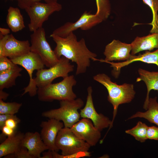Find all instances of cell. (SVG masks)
<instances>
[{
    "label": "cell",
    "instance_id": "1",
    "mask_svg": "<svg viewBox=\"0 0 158 158\" xmlns=\"http://www.w3.org/2000/svg\"><path fill=\"white\" fill-rule=\"evenodd\" d=\"M50 37L56 44L54 51L58 58L63 56L77 64L76 75L86 72L90 65V59L96 61L97 55L88 49L84 39L78 41L73 32L65 37L52 34Z\"/></svg>",
    "mask_w": 158,
    "mask_h": 158
},
{
    "label": "cell",
    "instance_id": "2",
    "mask_svg": "<svg viewBox=\"0 0 158 158\" xmlns=\"http://www.w3.org/2000/svg\"><path fill=\"white\" fill-rule=\"evenodd\" d=\"M94 80L103 85L107 90L108 100L113 107L111 124L108 131L113 126L118 107L120 104L129 103L134 99L135 94L132 84L124 83L118 85L111 80L110 78L104 73L97 74L93 77Z\"/></svg>",
    "mask_w": 158,
    "mask_h": 158
},
{
    "label": "cell",
    "instance_id": "3",
    "mask_svg": "<svg viewBox=\"0 0 158 158\" xmlns=\"http://www.w3.org/2000/svg\"><path fill=\"white\" fill-rule=\"evenodd\" d=\"M76 83L74 76L71 75L63 78L59 83H51L38 88V99L40 101L45 102L75 99L77 96L73 91V87Z\"/></svg>",
    "mask_w": 158,
    "mask_h": 158
},
{
    "label": "cell",
    "instance_id": "4",
    "mask_svg": "<svg viewBox=\"0 0 158 158\" xmlns=\"http://www.w3.org/2000/svg\"><path fill=\"white\" fill-rule=\"evenodd\" d=\"M60 107L43 112L42 116L49 118H54L62 121L64 127L71 128L78 122L80 117L78 110L84 105L80 98L60 101Z\"/></svg>",
    "mask_w": 158,
    "mask_h": 158
},
{
    "label": "cell",
    "instance_id": "5",
    "mask_svg": "<svg viewBox=\"0 0 158 158\" xmlns=\"http://www.w3.org/2000/svg\"><path fill=\"white\" fill-rule=\"evenodd\" d=\"M70 60L62 56L59 61L48 69L42 68L38 71L34 78L35 85L38 88L42 87L52 83L58 77L64 78L73 71L74 66L70 63Z\"/></svg>",
    "mask_w": 158,
    "mask_h": 158
},
{
    "label": "cell",
    "instance_id": "6",
    "mask_svg": "<svg viewBox=\"0 0 158 158\" xmlns=\"http://www.w3.org/2000/svg\"><path fill=\"white\" fill-rule=\"evenodd\" d=\"M62 9L61 5L57 2L44 3L38 2L26 8L25 10L30 19L28 25L29 30L33 32L42 27L43 23L49 16Z\"/></svg>",
    "mask_w": 158,
    "mask_h": 158
},
{
    "label": "cell",
    "instance_id": "7",
    "mask_svg": "<svg viewBox=\"0 0 158 158\" xmlns=\"http://www.w3.org/2000/svg\"><path fill=\"white\" fill-rule=\"evenodd\" d=\"M31 51L37 54L45 66L50 68L59 61L46 38L44 29L42 27L33 32L30 35Z\"/></svg>",
    "mask_w": 158,
    "mask_h": 158
},
{
    "label": "cell",
    "instance_id": "8",
    "mask_svg": "<svg viewBox=\"0 0 158 158\" xmlns=\"http://www.w3.org/2000/svg\"><path fill=\"white\" fill-rule=\"evenodd\" d=\"M55 144L59 150L61 151V154L64 155L88 151L91 147L76 136L70 128L65 127L59 131Z\"/></svg>",
    "mask_w": 158,
    "mask_h": 158
},
{
    "label": "cell",
    "instance_id": "9",
    "mask_svg": "<svg viewBox=\"0 0 158 158\" xmlns=\"http://www.w3.org/2000/svg\"><path fill=\"white\" fill-rule=\"evenodd\" d=\"M15 63L23 67L27 71L30 78L28 85L23 89L21 95L28 93L31 97L37 94L38 88L35 85L32 73L35 70L44 68V64L40 56L37 54L30 51L22 56L11 59Z\"/></svg>",
    "mask_w": 158,
    "mask_h": 158
},
{
    "label": "cell",
    "instance_id": "10",
    "mask_svg": "<svg viewBox=\"0 0 158 158\" xmlns=\"http://www.w3.org/2000/svg\"><path fill=\"white\" fill-rule=\"evenodd\" d=\"M102 22L95 14L85 11L76 21L74 23H66L55 29L52 34L61 37H65L71 32L79 28L82 30H87Z\"/></svg>",
    "mask_w": 158,
    "mask_h": 158
},
{
    "label": "cell",
    "instance_id": "11",
    "mask_svg": "<svg viewBox=\"0 0 158 158\" xmlns=\"http://www.w3.org/2000/svg\"><path fill=\"white\" fill-rule=\"evenodd\" d=\"M70 128L76 136L91 146H95L101 138V131L87 118H83Z\"/></svg>",
    "mask_w": 158,
    "mask_h": 158
},
{
    "label": "cell",
    "instance_id": "12",
    "mask_svg": "<svg viewBox=\"0 0 158 158\" xmlns=\"http://www.w3.org/2000/svg\"><path fill=\"white\" fill-rule=\"evenodd\" d=\"M87 95L85 105L80 110V117L87 118L92 122L95 127L101 131L103 129L110 128L111 121L102 114L98 113L94 107L92 96V90L91 86L87 88Z\"/></svg>",
    "mask_w": 158,
    "mask_h": 158
},
{
    "label": "cell",
    "instance_id": "13",
    "mask_svg": "<svg viewBox=\"0 0 158 158\" xmlns=\"http://www.w3.org/2000/svg\"><path fill=\"white\" fill-rule=\"evenodd\" d=\"M49 119L47 121L41 122L40 135L49 150L58 152L59 150L56 145V140L59 131L64 125L61 121L54 118Z\"/></svg>",
    "mask_w": 158,
    "mask_h": 158
},
{
    "label": "cell",
    "instance_id": "14",
    "mask_svg": "<svg viewBox=\"0 0 158 158\" xmlns=\"http://www.w3.org/2000/svg\"><path fill=\"white\" fill-rule=\"evenodd\" d=\"M130 44L122 42L118 40H114L105 47L104 54L105 60L97 59L96 61L103 62L113 61L126 60L131 55Z\"/></svg>",
    "mask_w": 158,
    "mask_h": 158
},
{
    "label": "cell",
    "instance_id": "15",
    "mask_svg": "<svg viewBox=\"0 0 158 158\" xmlns=\"http://www.w3.org/2000/svg\"><path fill=\"white\" fill-rule=\"evenodd\" d=\"M30 46L28 40H19L12 34H9L5 44L3 56L12 59L22 56L31 51Z\"/></svg>",
    "mask_w": 158,
    "mask_h": 158
},
{
    "label": "cell",
    "instance_id": "16",
    "mask_svg": "<svg viewBox=\"0 0 158 158\" xmlns=\"http://www.w3.org/2000/svg\"><path fill=\"white\" fill-rule=\"evenodd\" d=\"M21 145L27 149L34 158H40L41 153L49 150L42 139L40 133L37 132H28L24 134Z\"/></svg>",
    "mask_w": 158,
    "mask_h": 158
},
{
    "label": "cell",
    "instance_id": "17",
    "mask_svg": "<svg viewBox=\"0 0 158 158\" xmlns=\"http://www.w3.org/2000/svg\"><path fill=\"white\" fill-rule=\"evenodd\" d=\"M140 61L149 64H153L158 67V49L156 50L150 52L147 51L142 54H139L138 56L131 54L129 58L126 61L122 62L115 63L110 61L105 62L110 64L111 66L114 68L116 74L118 72L119 74L121 68L135 61Z\"/></svg>",
    "mask_w": 158,
    "mask_h": 158
},
{
    "label": "cell",
    "instance_id": "18",
    "mask_svg": "<svg viewBox=\"0 0 158 158\" xmlns=\"http://www.w3.org/2000/svg\"><path fill=\"white\" fill-rule=\"evenodd\" d=\"M131 54L135 55L143 51L158 49V33H152L144 37H137L130 44Z\"/></svg>",
    "mask_w": 158,
    "mask_h": 158
},
{
    "label": "cell",
    "instance_id": "19",
    "mask_svg": "<svg viewBox=\"0 0 158 158\" xmlns=\"http://www.w3.org/2000/svg\"><path fill=\"white\" fill-rule=\"evenodd\" d=\"M139 75L136 79V82L143 81L147 87L146 97L143 108L145 110L147 109L149 102V95L152 90L158 91V71H149L142 68L138 70Z\"/></svg>",
    "mask_w": 158,
    "mask_h": 158
},
{
    "label": "cell",
    "instance_id": "20",
    "mask_svg": "<svg viewBox=\"0 0 158 158\" xmlns=\"http://www.w3.org/2000/svg\"><path fill=\"white\" fill-rule=\"evenodd\" d=\"M24 135L16 131L13 135L7 137L0 145V158L14 153L20 148Z\"/></svg>",
    "mask_w": 158,
    "mask_h": 158
},
{
    "label": "cell",
    "instance_id": "21",
    "mask_svg": "<svg viewBox=\"0 0 158 158\" xmlns=\"http://www.w3.org/2000/svg\"><path fill=\"white\" fill-rule=\"evenodd\" d=\"M138 117L144 118L158 127V102L157 97L149 98L147 109L146 111L137 112L128 119Z\"/></svg>",
    "mask_w": 158,
    "mask_h": 158
},
{
    "label": "cell",
    "instance_id": "22",
    "mask_svg": "<svg viewBox=\"0 0 158 158\" xmlns=\"http://www.w3.org/2000/svg\"><path fill=\"white\" fill-rule=\"evenodd\" d=\"M6 21L11 30L14 32L20 31L25 27L23 16L17 8L9 7L8 10Z\"/></svg>",
    "mask_w": 158,
    "mask_h": 158
},
{
    "label": "cell",
    "instance_id": "23",
    "mask_svg": "<svg viewBox=\"0 0 158 158\" xmlns=\"http://www.w3.org/2000/svg\"><path fill=\"white\" fill-rule=\"evenodd\" d=\"M22 68L19 66L10 70L0 72V90L8 88L16 85V80L21 76Z\"/></svg>",
    "mask_w": 158,
    "mask_h": 158
},
{
    "label": "cell",
    "instance_id": "24",
    "mask_svg": "<svg viewBox=\"0 0 158 158\" xmlns=\"http://www.w3.org/2000/svg\"><path fill=\"white\" fill-rule=\"evenodd\" d=\"M148 127L145 123L139 121L135 126L126 130L125 132L133 136L137 140L143 142L147 139V131Z\"/></svg>",
    "mask_w": 158,
    "mask_h": 158
},
{
    "label": "cell",
    "instance_id": "25",
    "mask_svg": "<svg viewBox=\"0 0 158 158\" xmlns=\"http://www.w3.org/2000/svg\"><path fill=\"white\" fill-rule=\"evenodd\" d=\"M97 10L95 14L103 21L110 15L111 5L109 0H95Z\"/></svg>",
    "mask_w": 158,
    "mask_h": 158
},
{
    "label": "cell",
    "instance_id": "26",
    "mask_svg": "<svg viewBox=\"0 0 158 158\" xmlns=\"http://www.w3.org/2000/svg\"><path fill=\"white\" fill-rule=\"evenodd\" d=\"M143 3L150 8L152 13V26L150 33H158V0H142Z\"/></svg>",
    "mask_w": 158,
    "mask_h": 158
},
{
    "label": "cell",
    "instance_id": "27",
    "mask_svg": "<svg viewBox=\"0 0 158 158\" xmlns=\"http://www.w3.org/2000/svg\"><path fill=\"white\" fill-rule=\"evenodd\" d=\"M22 106L21 103L5 102L0 99V114L15 115L18 112Z\"/></svg>",
    "mask_w": 158,
    "mask_h": 158
},
{
    "label": "cell",
    "instance_id": "28",
    "mask_svg": "<svg viewBox=\"0 0 158 158\" xmlns=\"http://www.w3.org/2000/svg\"><path fill=\"white\" fill-rule=\"evenodd\" d=\"M53 158H79L85 157H90L91 153L89 151L81 152L71 154L64 155L59 154L57 152L52 151Z\"/></svg>",
    "mask_w": 158,
    "mask_h": 158
},
{
    "label": "cell",
    "instance_id": "29",
    "mask_svg": "<svg viewBox=\"0 0 158 158\" xmlns=\"http://www.w3.org/2000/svg\"><path fill=\"white\" fill-rule=\"evenodd\" d=\"M18 66L6 56L0 57V72L16 68Z\"/></svg>",
    "mask_w": 158,
    "mask_h": 158
},
{
    "label": "cell",
    "instance_id": "30",
    "mask_svg": "<svg viewBox=\"0 0 158 158\" xmlns=\"http://www.w3.org/2000/svg\"><path fill=\"white\" fill-rule=\"evenodd\" d=\"M8 158H34L29 153L25 147L22 146L14 153L9 154L4 157Z\"/></svg>",
    "mask_w": 158,
    "mask_h": 158
},
{
    "label": "cell",
    "instance_id": "31",
    "mask_svg": "<svg viewBox=\"0 0 158 158\" xmlns=\"http://www.w3.org/2000/svg\"><path fill=\"white\" fill-rule=\"evenodd\" d=\"M18 6L21 9H25L33 4L44 1L46 3H51L57 2V0H16Z\"/></svg>",
    "mask_w": 158,
    "mask_h": 158
},
{
    "label": "cell",
    "instance_id": "32",
    "mask_svg": "<svg viewBox=\"0 0 158 158\" xmlns=\"http://www.w3.org/2000/svg\"><path fill=\"white\" fill-rule=\"evenodd\" d=\"M147 139L158 141V127L148 126L147 131Z\"/></svg>",
    "mask_w": 158,
    "mask_h": 158
},
{
    "label": "cell",
    "instance_id": "33",
    "mask_svg": "<svg viewBox=\"0 0 158 158\" xmlns=\"http://www.w3.org/2000/svg\"><path fill=\"white\" fill-rule=\"evenodd\" d=\"M20 122V120L15 115L13 117L7 119L5 122V125L16 130Z\"/></svg>",
    "mask_w": 158,
    "mask_h": 158
},
{
    "label": "cell",
    "instance_id": "34",
    "mask_svg": "<svg viewBox=\"0 0 158 158\" xmlns=\"http://www.w3.org/2000/svg\"><path fill=\"white\" fill-rule=\"evenodd\" d=\"M1 130L2 131V133L7 137L13 135L16 132V130L5 125Z\"/></svg>",
    "mask_w": 158,
    "mask_h": 158
},
{
    "label": "cell",
    "instance_id": "35",
    "mask_svg": "<svg viewBox=\"0 0 158 158\" xmlns=\"http://www.w3.org/2000/svg\"><path fill=\"white\" fill-rule=\"evenodd\" d=\"M15 115L0 114V130L5 125L6 121L8 119L13 117Z\"/></svg>",
    "mask_w": 158,
    "mask_h": 158
},
{
    "label": "cell",
    "instance_id": "36",
    "mask_svg": "<svg viewBox=\"0 0 158 158\" xmlns=\"http://www.w3.org/2000/svg\"><path fill=\"white\" fill-rule=\"evenodd\" d=\"M8 35L3 36L0 35V57L3 56L4 48Z\"/></svg>",
    "mask_w": 158,
    "mask_h": 158
},
{
    "label": "cell",
    "instance_id": "37",
    "mask_svg": "<svg viewBox=\"0 0 158 158\" xmlns=\"http://www.w3.org/2000/svg\"><path fill=\"white\" fill-rule=\"evenodd\" d=\"M42 156L40 158H53L52 151L49 150L47 152H43Z\"/></svg>",
    "mask_w": 158,
    "mask_h": 158
},
{
    "label": "cell",
    "instance_id": "38",
    "mask_svg": "<svg viewBox=\"0 0 158 158\" xmlns=\"http://www.w3.org/2000/svg\"><path fill=\"white\" fill-rule=\"evenodd\" d=\"M10 33V30L8 28H0V35L5 36L9 35Z\"/></svg>",
    "mask_w": 158,
    "mask_h": 158
},
{
    "label": "cell",
    "instance_id": "39",
    "mask_svg": "<svg viewBox=\"0 0 158 158\" xmlns=\"http://www.w3.org/2000/svg\"><path fill=\"white\" fill-rule=\"evenodd\" d=\"M9 96V94L3 91V90H0V99L4 101L7 99Z\"/></svg>",
    "mask_w": 158,
    "mask_h": 158
}]
</instances>
